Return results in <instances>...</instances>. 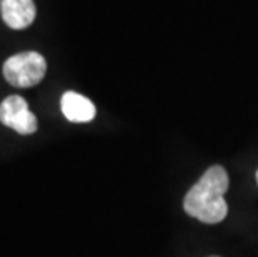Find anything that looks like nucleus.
<instances>
[{"instance_id":"nucleus-4","label":"nucleus","mask_w":258,"mask_h":257,"mask_svg":"<svg viewBox=\"0 0 258 257\" xmlns=\"http://www.w3.org/2000/svg\"><path fill=\"white\" fill-rule=\"evenodd\" d=\"M0 14L10 29L22 30L35 20L37 9L34 0H2Z\"/></svg>"},{"instance_id":"nucleus-6","label":"nucleus","mask_w":258,"mask_h":257,"mask_svg":"<svg viewBox=\"0 0 258 257\" xmlns=\"http://www.w3.org/2000/svg\"><path fill=\"white\" fill-rule=\"evenodd\" d=\"M256 182H258V171H256Z\"/></svg>"},{"instance_id":"nucleus-8","label":"nucleus","mask_w":258,"mask_h":257,"mask_svg":"<svg viewBox=\"0 0 258 257\" xmlns=\"http://www.w3.org/2000/svg\"><path fill=\"white\" fill-rule=\"evenodd\" d=\"M213 257H217V255H213Z\"/></svg>"},{"instance_id":"nucleus-2","label":"nucleus","mask_w":258,"mask_h":257,"mask_svg":"<svg viewBox=\"0 0 258 257\" xmlns=\"http://www.w3.org/2000/svg\"><path fill=\"white\" fill-rule=\"evenodd\" d=\"M2 72L10 85L27 89L45 77L47 62L38 52H22L5 60Z\"/></svg>"},{"instance_id":"nucleus-3","label":"nucleus","mask_w":258,"mask_h":257,"mask_svg":"<svg viewBox=\"0 0 258 257\" xmlns=\"http://www.w3.org/2000/svg\"><path fill=\"white\" fill-rule=\"evenodd\" d=\"M0 122L22 135H30L37 130V117L20 95H10L0 104Z\"/></svg>"},{"instance_id":"nucleus-7","label":"nucleus","mask_w":258,"mask_h":257,"mask_svg":"<svg viewBox=\"0 0 258 257\" xmlns=\"http://www.w3.org/2000/svg\"><path fill=\"white\" fill-rule=\"evenodd\" d=\"M0 7H2V0H0Z\"/></svg>"},{"instance_id":"nucleus-5","label":"nucleus","mask_w":258,"mask_h":257,"mask_svg":"<svg viewBox=\"0 0 258 257\" xmlns=\"http://www.w3.org/2000/svg\"><path fill=\"white\" fill-rule=\"evenodd\" d=\"M60 107H62V114L67 117L70 122H90L95 117V106L90 99L77 94V92H65L60 100Z\"/></svg>"},{"instance_id":"nucleus-1","label":"nucleus","mask_w":258,"mask_h":257,"mask_svg":"<svg viewBox=\"0 0 258 257\" xmlns=\"http://www.w3.org/2000/svg\"><path fill=\"white\" fill-rule=\"evenodd\" d=\"M228 190V174L222 166H213L186 192L183 209L188 216L205 224H218L228 214L225 192Z\"/></svg>"}]
</instances>
